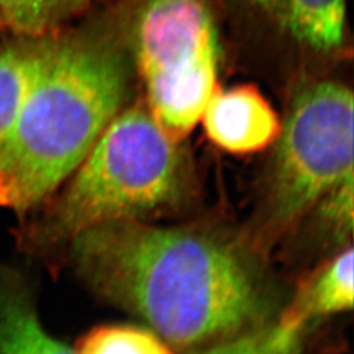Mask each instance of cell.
Returning a JSON list of instances; mask_svg holds the SVG:
<instances>
[{
	"mask_svg": "<svg viewBox=\"0 0 354 354\" xmlns=\"http://www.w3.org/2000/svg\"><path fill=\"white\" fill-rule=\"evenodd\" d=\"M68 243L91 289L146 320L174 346L219 342L268 311L266 282L248 250L207 230L118 219Z\"/></svg>",
	"mask_w": 354,
	"mask_h": 354,
	"instance_id": "cell-1",
	"label": "cell"
},
{
	"mask_svg": "<svg viewBox=\"0 0 354 354\" xmlns=\"http://www.w3.org/2000/svg\"><path fill=\"white\" fill-rule=\"evenodd\" d=\"M127 59L96 26L53 32L11 124L0 134V207L46 203L120 112Z\"/></svg>",
	"mask_w": 354,
	"mask_h": 354,
	"instance_id": "cell-2",
	"label": "cell"
},
{
	"mask_svg": "<svg viewBox=\"0 0 354 354\" xmlns=\"http://www.w3.org/2000/svg\"><path fill=\"white\" fill-rule=\"evenodd\" d=\"M71 176L42 215L21 223V250L45 252L104 222L142 219L183 203L190 188L180 140L142 105L114 115Z\"/></svg>",
	"mask_w": 354,
	"mask_h": 354,
	"instance_id": "cell-3",
	"label": "cell"
},
{
	"mask_svg": "<svg viewBox=\"0 0 354 354\" xmlns=\"http://www.w3.org/2000/svg\"><path fill=\"white\" fill-rule=\"evenodd\" d=\"M253 236L279 239L329 192L353 177V93L336 80L299 89L281 124Z\"/></svg>",
	"mask_w": 354,
	"mask_h": 354,
	"instance_id": "cell-4",
	"label": "cell"
},
{
	"mask_svg": "<svg viewBox=\"0 0 354 354\" xmlns=\"http://www.w3.org/2000/svg\"><path fill=\"white\" fill-rule=\"evenodd\" d=\"M127 41L150 112L184 140L218 87L221 48L209 0H138Z\"/></svg>",
	"mask_w": 354,
	"mask_h": 354,
	"instance_id": "cell-5",
	"label": "cell"
},
{
	"mask_svg": "<svg viewBox=\"0 0 354 354\" xmlns=\"http://www.w3.org/2000/svg\"><path fill=\"white\" fill-rule=\"evenodd\" d=\"M200 121L209 140L231 153L264 150L276 142L281 130L279 115L252 86L216 89Z\"/></svg>",
	"mask_w": 354,
	"mask_h": 354,
	"instance_id": "cell-6",
	"label": "cell"
},
{
	"mask_svg": "<svg viewBox=\"0 0 354 354\" xmlns=\"http://www.w3.org/2000/svg\"><path fill=\"white\" fill-rule=\"evenodd\" d=\"M244 1L307 50L332 55L345 45L346 0Z\"/></svg>",
	"mask_w": 354,
	"mask_h": 354,
	"instance_id": "cell-7",
	"label": "cell"
},
{
	"mask_svg": "<svg viewBox=\"0 0 354 354\" xmlns=\"http://www.w3.org/2000/svg\"><path fill=\"white\" fill-rule=\"evenodd\" d=\"M0 354H76L42 327L26 277L0 266Z\"/></svg>",
	"mask_w": 354,
	"mask_h": 354,
	"instance_id": "cell-8",
	"label": "cell"
},
{
	"mask_svg": "<svg viewBox=\"0 0 354 354\" xmlns=\"http://www.w3.org/2000/svg\"><path fill=\"white\" fill-rule=\"evenodd\" d=\"M353 259V250L346 248L304 279L281 317L307 327L313 320L352 310Z\"/></svg>",
	"mask_w": 354,
	"mask_h": 354,
	"instance_id": "cell-9",
	"label": "cell"
},
{
	"mask_svg": "<svg viewBox=\"0 0 354 354\" xmlns=\"http://www.w3.org/2000/svg\"><path fill=\"white\" fill-rule=\"evenodd\" d=\"M50 35L12 36L0 45V134L17 112Z\"/></svg>",
	"mask_w": 354,
	"mask_h": 354,
	"instance_id": "cell-10",
	"label": "cell"
},
{
	"mask_svg": "<svg viewBox=\"0 0 354 354\" xmlns=\"http://www.w3.org/2000/svg\"><path fill=\"white\" fill-rule=\"evenodd\" d=\"M92 0H0V28L11 36L39 37L59 30Z\"/></svg>",
	"mask_w": 354,
	"mask_h": 354,
	"instance_id": "cell-11",
	"label": "cell"
},
{
	"mask_svg": "<svg viewBox=\"0 0 354 354\" xmlns=\"http://www.w3.org/2000/svg\"><path fill=\"white\" fill-rule=\"evenodd\" d=\"M304 330L306 326L279 317L214 342L203 354H304Z\"/></svg>",
	"mask_w": 354,
	"mask_h": 354,
	"instance_id": "cell-12",
	"label": "cell"
},
{
	"mask_svg": "<svg viewBox=\"0 0 354 354\" xmlns=\"http://www.w3.org/2000/svg\"><path fill=\"white\" fill-rule=\"evenodd\" d=\"M76 354H174L168 342L145 329L106 326L91 330Z\"/></svg>",
	"mask_w": 354,
	"mask_h": 354,
	"instance_id": "cell-13",
	"label": "cell"
},
{
	"mask_svg": "<svg viewBox=\"0 0 354 354\" xmlns=\"http://www.w3.org/2000/svg\"><path fill=\"white\" fill-rule=\"evenodd\" d=\"M315 207L336 234L342 236L351 234L353 228V177L329 192Z\"/></svg>",
	"mask_w": 354,
	"mask_h": 354,
	"instance_id": "cell-14",
	"label": "cell"
}]
</instances>
